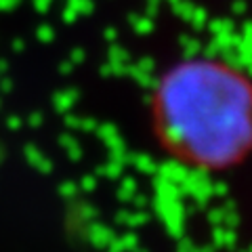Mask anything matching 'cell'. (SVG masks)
Returning a JSON list of instances; mask_svg holds the SVG:
<instances>
[{
	"label": "cell",
	"mask_w": 252,
	"mask_h": 252,
	"mask_svg": "<svg viewBox=\"0 0 252 252\" xmlns=\"http://www.w3.org/2000/svg\"><path fill=\"white\" fill-rule=\"evenodd\" d=\"M170 118L193 154L235 162L252 147V84L227 67H191L172 86Z\"/></svg>",
	"instance_id": "cell-1"
}]
</instances>
